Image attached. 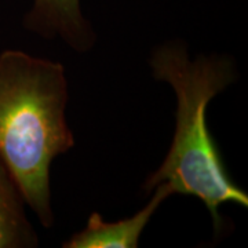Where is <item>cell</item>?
Returning a JSON list of instances; mask_svg holds the SVG:
<instances>
[{
    "instance_id": "obj_3",
    "label": "cell",
    "mask_w": 248,
    "mask_h": 248,
    "mask_svg": "<svg viewBox=\"0 0 248 248\" xmlns=\"http://www.w3.org/2000/svg\"><path fill=\"white\" fill-rule=\"evenodd\" d=\"M153 196L143 208L133 217L117 222H107L102 215L93 213L86 228L75 233L62 246L65 248H135L138 247L142 232L157 211L160 204L174 195L167 184L153 189Z\"/></svg>"
},
{
    "instance_id": "obj_2",
    "label": "cell",
    "mask_w": 248,
    "mask_h": 248,
    "mask_svg": "<svg viewBox=\"0 0 248 248\" xmlns=\"http://www.w3.org/2000/svg\"><path fill=\"white\" fill-rule=\"evenodd\" d=\"M68 99L62 63L21 50L0 54V159L46 228L54 225L50 167L75 145Z\"/></svg>"
},
{
    "instance_id": "obj_4",
    "label": "cell",
    "mask_w": 248,
    "mask_h": 248,
    "mask_svg": "<svg viewBox=\"0 0 248 248\" xmlns=\"http://www.w3.org/2000/svg\"><path fill=\"white\" fill-rule=\"evenodd\" d=\"M32 33L55 39L78 53H86L95 43V33L84 17L80 0H33L24 19Z\"/></svg>"
},
{
    "instance_id": "obj_1",
    "label": "cell",
    "mask_w": 248,
    "mask_h": 248,
    "mask_svg": "<svg viewBox=\"0 0 248 248\" xmlns=\"http://www.w3.org/2000/svg\"><path fill=\"white\" fill-rule=\"evenodd\" d=\"M151 68L155 79L169 83L174 90L177 112L169 153L143 189L151 192L167 184L174 193L197 197L205 204L218 232L221 205L248 207V195L233 182L207 124V108L236 79L234 66L231 58L221 55H199L192 60L187 47L174 42L153 51Z\"/></svg>"
},
{
    "instance_id": "obj_5",
    "label": "cell",
    "mask_w": 248,
    "mask_h": 248,
    "mask_svg": "<svg viewBox=\"0 0 248 248\" xmlns=\"http://www.w3.org/2000/svg\"><path fill=\"white\" fill-rule=\"evenodd\" d=\"M24 203V197L0 159V248L37 246V236L25 214Z\"/></svg>"
}]
</instances>
